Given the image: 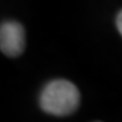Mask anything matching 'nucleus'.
I'll list each match as a JSON object with an SVG mask.
<instances>
[{"label": "nucleus", "mask_w": 122, "mask_h": 122, "mask_svg": "<svg viewBox=\"0 0 122 122\" xmlns=\"http://www.w3.org/2000/svg\"><path fill=\"white\" fill-rule=\"evenodd\" d=\"M80 103V94L73 83L57 79L44 87L39 105L45 113L56 117H66L73 114Z\"/></svg>", "instance_id": "obj_1"}, {"label": "nucleus", "mask_w": 122, "mask_h": 122, "mask_svg": "<svg viewBox=\"0 0 122 122\" xmlns=\"http://www.w3.org/2000/svg\"><path fill=\"white\" fill-rule=\"evenodd\" d=\"M26 48L25 27L16 20H5L0 25V50L8 57H18Z\"/></svg>", "instance_id": "obj_2"}, {"label": "nucleus", "mask_w": 122, "mask_h": 122, "mask_svg": "<svg viewBox=\"0 0 122 122\" xmlns=\"http://www.w3.org/2000/svg\"><path fill=\"white\" fill-rule=\"evenodd\" d=\"M117 27H118V31L122 35V10L119 11V14H118V16H117Z\"/></svg>", "instance_id": "obj_3"}]
</instances>
